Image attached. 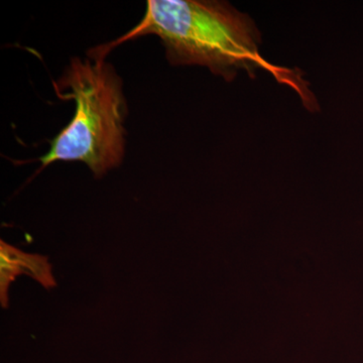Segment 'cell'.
Returning <instances> with one entry per match:
<instances>
[{"mask_svg":"<svg viewBox=\"0 0 363 363\" xmlns=\"http://www.w3.org/2000/svg\"><path fill=\"white\" fill-rule=\"evenodd\" d=\"M147 35L161 39L173 65L205 66L227 80L264 66L255 23L226 2L149 0L143 20L113 45Z\"/></svg>","mask_w":363,"mask_h":363,"instance_id":"cell-1","label":"cell"},{"mask_svg":"<svg viewBox=\"0 0 363 363\" xmlns=\"http://www.w3.org/2000/svg\"><path fill=\"white\" fill-rule=\"evenodd\" d=\"M54 88L60 99L74 100L75 114L40 157V169L58 161H78L100 178L118 167L125 149L126 101L113 67L96 54L72 60Z\"/></svg>","mask_w":363,"mask_h":363,"instance_id":"cell-2","label":"cell"},{"mask_svg":"<svg viewBox=\"0 0 363 363\" xmlns=\"http://www.w3.org/2000/svg\"><path fill=\"white\" fill-rule=\"evenodd\" d=\"M20 274L30 277L45 289L57 286L52 264L47 257L26 253L4 240L0 241V303L2 307L9 306V286Z\"/></svg>","mask_w":363,"mask_h":363,"instance_id":"cell-3","label":"cell"}]
</instances>
